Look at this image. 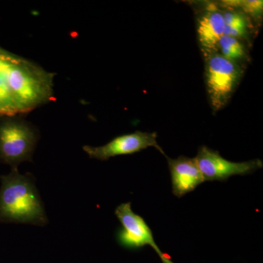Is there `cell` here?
Segmentation results:
<instances>
[{"mask_svg": "<svg viewBox=\"0 0 263 263\" xmlns=\"http://www.w3.org/2000/svg\"><path fill=\"white\" fill-rule=\"evenodd\" d=\"M38 140L37 133L29 123L5 117L0 119V162L17 168L19 164L32 161Z\"/></svg>", "mask_w": 263, "mask_h": 263, "instance_id": "obj_4", "label": "cell"}, {"mask_svg": "<svg viewBox=\"0 0 263 263\" xmlns=\"http://www.w3.org/2000/svg\"><path fill=\"white\" fill-rule=\"evenodd\" d=\"M0 221L44 226L47 216L32 175L17 168L0 176Z\"/></svg>", "mask_w": 263, "mask_h": 263, "instance_id": "obj_1", "label": "cell"}, {"mask_svg": "<svg viewBox=\"0 0 263 263\" xmlns=\"http://www.w3.org/2000/svg\"><path fill=\"white\" fill-rule=\"evenodd\" d=\"M115 214L122 226L117 233L119 245L129 249L150 246L157 252L162 263H174L156 243L152 230L144 219L132 210L130 202L119 205L116 209Z\"/></svg>", "mask_w": 263, "mask_h": 263, "instance_id": "obj_5", "label": "cell"}, {"mask_svg": "<svg viewBox=\"0 0 263 263\" xmlns=\"http://www.w3.org/2000/svg\"><path fill=\"white\" fill-rule=\"evenodd\" d=\"M221 3L224 7L235 8L243 12L247 15H252L254 18H259L262 13V1H248V0H235L224 1Z\"/></svg>", "mask_w": 263, "mask_h": 263, "instance_id": "obj_12", "label": "cell"}, {"mask_svg": "<svg viewBox=\"0 0 263 263\" xmlns=\"http://www.w3.org/2000/svg\"><path fill=\"white\" fill-rule=\"evenodd\" d=\"M171 173L173 194L177 197L184 196L203 183V176L195 158L180 156L176 159L166 157Z\"/></svg>", "mask_w": 263, "mask_h": 263, "instance_id": "obj_8", "label": "cell"}, {"mask_svg": "<svg viewBox=\"0 0 263 263\" xmlns=\"http://www.w3.org/2000/svg\"><path fill=\"white\" fill-rule=\"evenodd\" d=\"M216 51L228 60L236 62L242 65V63L248 60L249 54L243 40L238 38L223 35L219 39Z\"/></svg>", "mask_w": 263, "mask_h": 263, "instance_id": "obj_10", "label": "cell"}, {"mask_svg": "<svg viewBox=\"0 0 263 263\" xmlns=\"http://www.w3.org/2000/svg\"><path fill=\"white\" fill-rule=\"evenodd\" d=\"M205 61V80L213 111L226 106L238 87L243 65L228 60L216 50H201Z\"/></svg>", "mask_w": 263, "mask_h": 263, "instance_id": "obj_3", "label": "cell"}, {"mask_svg": "<svg viewBox=\"0 0 263 263\" xmlns=\"http://www.w3.org/2000/svg\"><path fill=\"white\" fill-rule=\"evenodd\" d=\"M5 76L21 114L28 113L53 99L55 74L34 62L10 53Z\"/></svg>", "mask_w": 263, "mask_h": 263, "instance_id": "obj_2", "label": "cell"}, {"mask_svg": "<svg viewBox=\"0 0 263 263\" xmlns=\"http://www.w3.org/2000/svg\"><path fill=\"white\" fill-rule=\"evenodd\" d=\"M9 53V51H6V50L0 47V70L5 67Z\"/></svg>", "mask_w": 263, "mask_h": 263, "instance_id": "obj_13", "label": "cell"}, {"mask_svg": "<svg viewBox=\"0 0 263 263\" xmlns=\"http://www.w3.org/2000/svg\"><path fill=\"white\" fill-rule=\"evenodd\" d=\"M157 138L156 133L136 131L130 134L118 136L104 146H85L83 149L91 158L101 161L108 160L110 157L117 156L137 153L148 147H155L165 156L162 148L159 146Z\"/></svg>", "mask_w": 263, "mask_h": 263, "instance_id": "obj_7", "label": "cell"}, {"mask_svg": "<svg viewBox=\"0 0 263 263\" xmlns=\"http://www.w3.org/2000/svg\"><path fill=\"white\" fill-rule=\"evenodd\" d=\"M195 160L205 181H226L231 176L252 174L263 166L260 160L241 162L227 160L217 151L205 146H200Z\"/></svg>", "mask_w": 263, "mask_h": 263, "instance_id": "obj_6", "label": "cell"}, {"mask_svg": "<svg viewBox=\"0 0 263 263\" xmlns=\"http://www.w3.org/2000/svg\"><path fill=\"white\" fill-rule=\"evenodd\" d=\"M224 28L222 10L214 6L207 8L197 19V37L201 50H216Z\"/></svg>", "mask_w": 263, "mask_h": 263, "instance_id": "obj_9", "label": "cell"}, {"mask_svg": "<svg viewBox=\"0 0 263 263\" xmlns=\"http://www.w3.org/2000/svg\"><path fill=\"white\" fill-rule=\"evenodd\" d=\"M6 63L5 67L0 70V117H13L21 114V112L13 91L5 78V68Z\"/></svg>", "mask_w": 263, "mask_h": 263, "instance_id": "obj_11", "label": "cell"}]
</instances>
